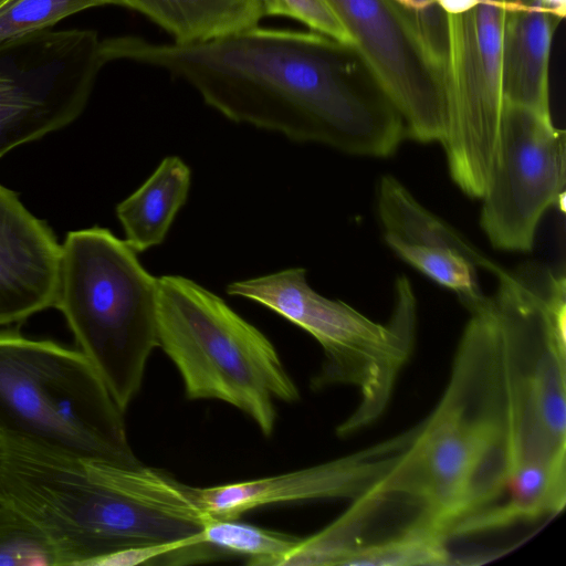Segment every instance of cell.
<instances>
[{"instance_id":"cell-3","label":"cell","mask_w":566,"mask_h":566,"mask_svg":"<svg viewBox=\"0 0 566 566\" xmlns=\"http://www.w3.org/2000/svg\"><path fill=\"white\" fill-rule=\"evenodd\" d=\"M109 464L0 432V502L44 533L57 566H95L122 549L201 532L134 499Z\"/></svg>"},{"instance_id":"cell-14","label":"cell","mask_w":566,"mask_h":566,"mask_svg":"<svg viewBox=\"0 0 566 566\" xmlns=\"http://www.w3.org/2000/svg\"><path fill=\"white\" fill-rule=\"evenodd\" d=\"M377 209L385 241L402 260L452 290L470 313L482 306L488 296L480 289L478 269L496 276L503 269L427 210L390 175L380 179Z\"/></svg>"},{"instance_id":"cell-10","label":"cell","mask_w":566,"mask_h":566,"mask_svg":"<svg viewBox=\"0 0 566 566\" xmlns=\"http://www.w3.org/2000/svg\"><path fill=\"white\" fill-rule=\"evenodd\" d=\"M104 62L92 30H40L0 42V158L73 123Z\"/></svg>"},{"instance_id":"cell-23","label":"cell","mask_w":566,"mask_h":566,"mask_svg":"<svg viewBox=\"0 0 566 566\" xmlns=\"http://www.w3.org/2000/svg\"><path fill=\"white\" fill-rule=\"evenodd\" d=\"M120 0H9L0 8V42L45 30L76 12Z\"/></svg>"},{"instance_id":"cell-9","label":"cell","mask_w":566,"mask_h":566,"mask_svg":"<svg viewBox=\"0 0 566 566\" xmlns=\"http://www.w3.org/2000/svg\"><path fill=\"white\" fill-rule=\"evenodd\" d=\"M447 31L449 172L468 196L482 198L499 133L502 52L509 0H437Z\"/></svg>"},{"instance_id":"cell-13","label":"cell","mask_w":566,"mask_h":566,"mask_svg":"<svg viewBox=\"0 0 566 566\" xmlns=\"http://www.w3.org/2000/svg\"><path fill=\"white\" fill-rule=\"evenodd\" d=\"M417 431L412 427L385 441L310 468L222 485L192 486L207 521L238 518L258 507L318 499L357 500L390 472Z\"/></svg>"},{"instance_id":"cell-21","label":"cell","mask_w":566,"mask_h":566,"mask_svg":"<svg viewBox=\"0 0 566 566\" xmlns=\"http://www.w3.org/2000/svg\"><path fill=\"white\" fill-rule=\"evenodd\" d=\"M202 541L227 556L247 558L248 565L273 566L300 541L291 534L238 522L237 518H211L201 530Z\"/></svg>"},{"instance_id":"cell-15","label":"cell","mask_w":566,"mask_h":566,"mask_svg":"<svg viewBox=\"0 0 566 566\" xmlns=\"http://www.w3.org/2000/svg\"><path fill=\"white\" fill-rule=\"evenodd\" d=\"M61 244L19 195L0 185V326L54 306Z\"/></svg>"},{"instance_id":"cell-16","label":"cell","mask_w":566,"mask_h":566,"mask_svg":"<svg viewBox=\"0 0 566 566\" xmlns=\"http://www.w3.org/2000/svg\"><path fill=\"white\" fill-rule=\"evenodd\" d=\"M563 19L542 0H509L501 70L503 101L551 113V48Z\"/></svg>"},{"instance_id":"cell-18","label":"cell","mask_w":566,"mask_h":566,"mask_svg":"<svg viewBox=\"0 0 566 566\" xmlns=\"http://www.w3.org/2000/svg\"><path fill=\"white\" fill-rule=\"evenodd\" d=\"M166 30L177 44H193L255 27L268 17L265 0H120Z\"/></svg>"},{"instance_id":"cell-5","label":"cell","mask_w":566,"mask_h":566,"mask_svg":"<svg viewBox=\"0 0 566 566\" xmlns=\"http://www.w3.org/2000/svg\"><path fill=\"white\" fill-rule=\"evenodd\" d=\"M226 291L268 307L317 340L324 358L311 379L312 389L347 385L358 390V405L336 428L338 437L354 434L384 415L415 343L417 301L408 277L396 280L386 324L314 291L302 268L235 281Z\"/></svg>"},{"instance_id":"cell-24","label":"cell","mask_w":566,"mask_h":566,"mask_svg":"<svg viewBox=\"0 0 566 566\" xmlns=\"http://www.w3.org/2000/svg\"><path fill=\"white\" fill-rule=\"evenodd\" d=\"M412 25L424 46L442 67L447 57L446 20L437 0H390Z\"/></svg>"},{"instance_id":"cell-17","label":"cell","mask_w":566,"mask_h":566,"mask_svg":"<svg viewBox=\"0 0 566 566\" xmlns=\"http://www.w3.org/2000/svg\"><path fill=\"white\" fill-rule=\"evenodd\" d=\"M565 503L566 460H526L509 470L494 502L459 521L449 536L476 534L556 515Z\"/></svg>"},{"instance_id":"cell-20","label":"cell","mask_w":566,"mask_h":566,"mask_svg":"<svg viewBox=\"0 0 566 566\" xmlns=\"http://www.w3.org/2000/svg\"><path fill=\"white\" fill-rule=\"evenodd\" d=\"M439 533L408 524L398 534L373 543H360L344 558L345 566L448 565L451 554Z\"/></svg>"},{"instance_id":"cell-27","label":"cell","mask_w":566,"mask_h":566,"mask_svg":"<svg viewBox=\"0 0 566 566\" xmlns=\"http://www.w3.org/2000/svg\"><path fill=\"white\" fill-rule=\"evenodd\" d=\"M9 0H0V8L6 3L8 2Z\"/></svg>"},{"instance_id":"cell-8","label":"cell","mask_w":566,"mask_h":566,"mask_svg":"<svg viewBox=\"0 0 566 566\" xmlns=\"http://www.w3.org/2000/svg\"><path fill=\"white\" fill-rule=\"evenodd\" d=\"M124 412L78 348L0 329V432L135 467Z\"/></svg>"},{"instance_id":"cell-22","label":"cell","mask_w":566,"mask_h":566,"mask_svg":"<svg viewBox=\"0 0 566 566\" xmlns=\"http://www.w3.org/2000/svg\"><path fill=\"white\" fill-rule=\"evenodd\" d=\"M0 566H57L44 533L27 516L0 502Z\"/></svg>"},{"instance_id":"cell-11","label":"cell","mask_w":566,"mask_h":566,"mask_svg":"<svg viewBox=\"0 0 566 566\" xmlns=\"http://www.w3.org/2000/svg\"><path fill=\"white\" fill-rule=\"evenodd\" d=\"M566 135L551 113L503 101L480 224L500 250L530 252L545 211H564Z\"/></svg>"},{"instance_id":"cell-26","label":"cell","mask_w":566,"mask_h":566,"mask_svg":"<svg viewBox=\"0 0 566 566\" xmlns=\"http://www.w3.org/2000/svg\"><path fill=\"white\" fill-rule=\"evenodd\" d=\"M546 6L553 9L563 18L565 17L566 0H542Z\"/></svg>"},{"instance_id":"cell-6","label":"cell","mask_w":566,"mask_h":566,"mask_svg":"<svg viewBox=\"0 0 566 566\" xmlns=\"http://www.w3.org/2000/svg\"><path fill=\"white\" fill-rule=\"evenodd\" d=\"M489 296L509 423V470L566 459V277L526 263L503 271Z\"/></svg>"},{"instance_id":"cell-2","label":"cell","mask_w":566,"mask_h":566,"mask_svg":"<svg viewBox=\"0 0 566 566\" xmlns=\"http://www.w3.org/2000/svg\"><path fill=\"white\" fill-rule=\"evenodd\" d=\"M509 467L499 368L482 346L461 343L438 405L370 493L416 506L412 523L448 538L454 524L500 496Z\"/></svg>"},{"instance_id":"cell-7","label":"cell","mask_w":566,"mask_h":566,"mask_svg":"<svg viewBox=\"0 0 566 566\" xmlns=\"http://www.w3.org/2000/svg\"><path fill=\"white\" fill-rule=\"evenodd\" d=\"M157 337L188 399L227 402L250 417L265 437L275 427L274 400L300 398L271 340L190 279L158 277Z\"/></svg>"},{"instance_id":"cell-1","label":"cell","mask_w":566,"mask_h":566,"mask_svg":"<svg viewBox=\"0 0 566 566\" xmlns=\"http://www.w3.org/2000/svg\"><path fill=\"white\" fill-rule=\"evenodd\" d=\"M103 61L168 71L235 123L297 143L387 157L407 137L403 119L353 44L310 31L255 27L193 44L139 36L101 41Z\"/></svg>"},{"instance_id":"cell-4","label":"cell","mask_w":566,"mask_h":566,"mask_svg":"<svg viewBox=\"0 0 566 566\" xmlns=\"http://www.w3.org/2000/svg\"><path fill=\"white\" fill-rule=\"evenodd\" d=\"M157 295L158 277L125 240L99 227L66 234L53 307L124 411L158 347Z\"/></svg>"},{"instance_id":"cell-19","label":"cell","mask_w":566,"mask_h":566,"mask_svg":"<svg viewBox=\"0 0 566 566\" xmlns=\"http://www.w3.org/2000/svg\"><path fill=\"white\" fill-rule=\"evenodd\" d=\"M191 172L177 156L161 160L151 176L116 207L125 242L135 251L144 252L160 244L178 210L185 205L190 188Z\"/></svg>"},{"instance_id":"cell-25","label":"cell","mask_w":566,"mask_h":566,"mask_svg":"<svg viewBox=\"0 0 566 566\" xmlns=\"http://www.w3.org/2000/svg\"><path fill=\"white\" fill-rule=\"evenodd\" d=\"M266 14L295 19L312 31L344 43L352 40L326 0H265Z\"/></svg>"},{"instance_id":"cell-12","label":"cell","mask_w":566,"mask_h":566,"mask_svg":"<svg viewBox=\"0 0 566 566\" xmlns=\"http://www.w3.org/2000/svg\"><path fill=\"white\" fill-rule=\"evenodd\" d=\"M399 111L407 137L441 142L447 132L442 67L390 0H326Z\"/></svg>"}]
</instances>
